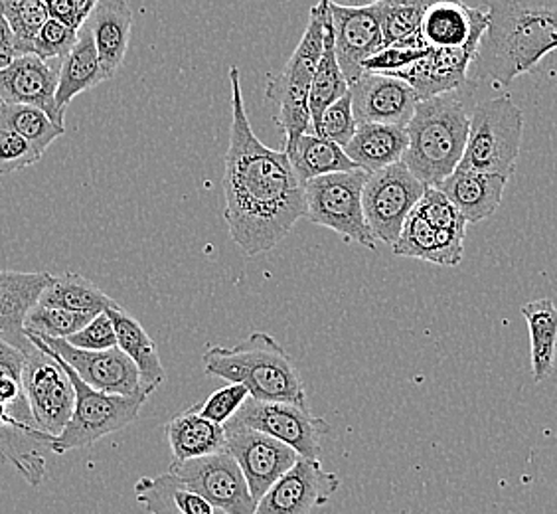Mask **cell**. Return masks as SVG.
Wrapping results in <instances>:
<instances>
[{
  "mask_svg": "<svg viewBox=\"0 0 557 514\" xmlns=\"http://www.w3.org/2000/svg\"><path fill=\"white\" fill-rule=\"evenodd\" d=\"M232 131L225 152L224 218L230 237L247 256L277 247L307 218L305 183L285 150L271 149L253 133L239 68H230Z\"/></svg>",
  "mask_w": 557,
  "mask_h": 514,
  "instance_id": "obj_1",
  "label": "cell"
},
{
  "mask_svg": "<svg viewBox=\"0 0 557 514\" xmlns=\"http://www.w3.org/2000/svg\"><path fill=\"white\" fill-rule=\"evenodd\" d=\"M488 26L476 64L496 86H510L557 50V0H486Z\"/></svg>",
  "mask_w": 557,
  "mask_h": 514,
  "instance_id": "obj_2",
  "label": "cell"
},
{
  "mask_svg": "<svg viewBox=\"0 0 557 514\" xmlns=\"http://www.w3.org/2000/svg\"><path fill=\"white\" fill-rule=\"evenodd\" d=\"M202 365L208 376L247 386L256 400L307 404L299 368L268 332L253 331L232 348L210 346L202 354Z\"/></svg>",
  "mask_w": 557,
  "mask_h": 514,
  "instance_id": "obj_3",
  "label": "cell"
},
{
  "mask_svg": "<svg viewBox=\"0 0 557 514\" xmlns=\"http://www.w3.org/2000/svg\"><path fill=\"white\" fill-rule=\"evenodd\" d=\"M471 127L461 89L421 99L408 123L409 145L401 161L428 186L443 183L459 167Z\"/></svg>",
  "mask_w": 557,
  "mask_h": 514,
  "instance_id": "obj_4",
  "label": "cell"
},
{
  "mask_svg": "<svg viewBox=\"0 0 557 514\" xmlns=\"http://www.w3.org/2000/svg\"><path fill=\"white\" fill-rule=\"evenodd\" d=\"M329 9V0H319L311 9L307 30L300 38L299 46L289 58V62L278 74L271 75L265 101L273 106L275 123L285 135V149L290 150L300 135L312 133L311 97L312 77L321 60L324 48V12Z\"/></svg>",
  "mask_w": 557,
  "mask_h": 514,
  "instance_id": "obj_5",
  "label": "cell"
},
{
  "mask_svg": "<svg viewBox=\"0 0 557 514\" xmlns=\"http://www.w3.org/2000/svg\"><path fill=\"white\" fill-rule=\"evenodd\" d=\"M522 133L524 113L512 97L486 99L472 109L469 139L459 167L510 179L520 157Z\"/></svg>",
  "mask_w": 557,
  "mask_h": 514,
  "instance_id": "obj_6",
  "label": "cell"
},
{
  "mask_svg": "<svg viewBox=\"0 0 557 514\" xmlns=\"http://www.w3.org/2000/svg\"><path fill=\"white\" fill-rule=\"evenodd\" d=\"M62 365L74 384L75 404L72 418L65 424L62 433L52 438L48 445V450L52 453L64 455L67 451L82 450L96 441L108 438L115 431L127 428L129 424L139 418L140 409L149 396H145V394L121 396V394L99 392L75 375L64 360H62Z\"/></svg>",
  "mask_w": 557,
  "mask_h": 514,
  "instance_id": "obj_7",
  "label": "cell"
},
{
  "mask_svg": "<svg viewBox=\"0 0 557 514\" xmlns=\"http://www.w3.org/2000/svg\"><path fill=\"white\" fill-rule=\"evenodd\" d=\"M368 172L362 169L333 172L317 176L305 183L307 198V218L312 224L322 225L344 237V242H354L358 246L374 252L377 247L370 225L366 222L364 194Z\"/></svg>",
  "mask_w": 557,
  "mask_h": 514,
  "instance_id": "obj_8",
  "label": "cell"
},
{
  "mask_svg": "<svg viewBox=\"0 0 557 514\" xmlns=\"http://www.w3.org/2000/svg\"><path fill=\"white\" fill-rule=\"evenodd\" d=\"M33 346L24 353V392L36 426L48 436H60L74 412L75 392L58 354L26 332Z\"/></svg>",
  "mask_w": 557,
  "mask_h": 514,
  "instance_id": "obj_9",
  "label": "cell"
},
{
  "mask_svg": "<svg viewBox=\"0 0 557 514\" xmlns=\"http://www.w3.org/2000/svg\"><path fill=\"white\" fill-rule=\"evenodd\" d=\"M428 184L421 183L406 162L399 161L368 174L362 194L366 222L377 242L392 247Z\"/></svg>",
  "mask_w": 557,
  "mask_h": 514,
  "instance_id": "obj_10",
  "label": "cell"
},
{
  "mask_svg": "<svg viewBox=\"0 0 557 514\" xmlns=\"http://www.w3.org/2000/svg\"><path fill=\"white\" fill-rule=\"evenodd\" d=\"M232 419L283 441L307 460L321 457L322 438L331 431L329 421L314 416L309 404L265 402L251 396Z\"/></svg>",
  "mask_w": 557,
  "mask_h": 514,
  "instance_id": "obj_11",
  "label": "cell"
},
{
  "mask_svg": "<svg viewBox=\"0 0 557 514\" xmlns=\"http://www.w3.org/2000/svg\"><path fill=\"white\" fill-rule=\"evenodd\" d=\"M169 472L225 514H256L258 501L249 491L246 475L225 450L194 460H174Z\"/></svg>",
  "mask_w": 557,
  "mask_h": 514,
  "instance_id": "obj_12",
  "label": "cell"
},
{
  "mask_svg": "<svg viewBox=\"0 0 557 514\" xmlns=\"http://www.w3.org/2000/svg\"><path fill=\"white\" fill-rule=\"evenodd\" d=\"M225 451L242 467L256 501L300 460L299 453L283 441L258 429L247 428L234 419L225 424Z\"/></svg>",
  "mask_w": 557,
  "mask_h": 514,
  "instance_id": "obj_13",
  "label": "cell"
},
{
  "mask_svg": "<svg viewBox=\"0 0 557 514\" xmlns=\"http://www.w3.org/2000/svg\"><path fill=\"white\" fill-rule=\"evenodd\" d=\"M38 339L50 351H54L86 384L96 388L99 392L121 394V396H139V394L149 396L140 382L139 368L119 346L108 351H86L67 343L65 339H50V336H38Z\"/></svg>",
  "mask_w": 557,
  "mask_h": 514,
  "instance_id": "obj_14",
  "label": "cell"
},
{
  "mask_svg": "<svg viewBox=\"0 0 557 514\" xmlns=\"http://www.w3.org/2000/svg\"><path fill=\"white\" fill-rule=\"evenodd\" d=\"M341 477L324 472L321 460L300 457L258 501L256 514H309L341 489Z\"/></svg>",
  "mask_w": 557,
  "mask_h": 514,
  "instance_id": "obj_15",
  "label": "cell"
},
{
  "mask_svg": "<svg viewBox=\"0 0 557 514\" xmlns=\"http://www.w3.org/2000/svg\"><path fill=\"white\" fill-rule=\"evenodd\" d=\"M331 2V0H329ZM334 50L348 84L362 74V64L382 50L384 42V2L360 9L331 4Z\"/></svg>",
  "mask_w": 557,
  "mask_h": 514,
  "instance_id": "obj_16",
  "label": "cell"
},
{
  "mask_svg": "<svg viewBox=\"0 0 557 514\" xmlns=\"http://www.w3.org/2000/svg\"><path fill=\"white\" fill-rule=\"evenodd\" d=\"M354 118L360 123H387L408 127L416 113L418 91L392 74L362 72L350 82Z\"/></svg>",
  "mask_w": 557,
  "mask_h": 514,
  "instance_id": "obj_17",
  "label": "cell"
},
{
  "mask_svg": "<svg viewBox=\"0 0 557 514\" xmlns=\"http://www.w3.org/2000/svg\"><path fill=\"white\" fill-rule=\"evenodd\" d=\"M60 60H42L36 54H21L0 70V99L42 109L55 125L65 127V111L55 103Z\"/></svg>",
  "mask_w": 557,
  "mask_h": 514,
  "instance_id": "obj_18",
  "label": "cell"
},
{
  "mask_svg": "<svg viewBox=\"0 0 557 514\" xmlns=\"http://www.w3.org/2000/svg\"><path fill=\"white\" fill-rule=\"evenodd\" d=\"M486 26L488 14L484 9H474L462 0H431L418 36L429 50L479 48Z\"/></svg>",
  "mask_w": 557,
  "mask_h": 514,
  "instance_id": "obj_19",
  "label": "cell"
},
{
  "mask_svg": "<svg viewBox=\"0 0 557 514\" xmlns=\"http://www.w3.org/2000/svg\"><path fill=\"white\" fill-rule=\"evenodd\" d=\"M52 278L54 276L48 271L0 269V334L22 353L33 346L24 321L40 303Z\"/></svg>",
  "mask_w": 557,
  "mask_h": 514,
  "instance_id": "obj_20",
  "label": "cell"
},
{
  "mask_svg": "<svg viewBox=\"0 0 557 514\" xmlns=\"http://www.w3.org/2000/svg\"><path fill=\"white\" fill-rule=\"evenodd\" d=\"M476 52L479 48L474 46L461 50H429L419 62L396 77L406 79L418 91L419 99L457 91L467 86V74L476 60Z\"/></svg>",
  "mask_w": 557,
  "mask_h": 514,
  "instance_id": "obj_21",
  "label": "cell"
},
{
  "mask_svg": "<svg viewBox=\"0 0 557 514\" xmlns=\"http://www.w3.org/2000/svg\"><path fill=\"white\" fill-rule=\"evenodd\" d=\"M508 179L503 174L471 171L457 167L437 188L445 193L467 224H479L498 210Z\"/></svg>",
  "mask_w": 557,
  "mask_h": 514,
  "instance_id": "obj_22",
  "label": "cell"
},
{
  "mask_svg": "<svg viewBox=\"0 0 557 514\" xmlns=\"http://www.w3.org/2000/svg\"><path fill=\"white\" fill-rule=\"evenodd\" d=\"M84 26L94 36L99 62L106 77L111 79L129 50L133 11L127 0H97L96 9Z\"/></svg>",
  "mask_w": 557,
  "mask_h": 514,
  "instance_id": "obj_23",
  "label": "cell"
},
{
  "mask_svg": "<svg viewBox=\"0 0 557 514\" xmlns=\"http://www.w3.org/2000/svg\"><path fill=\"white\" fill-rule=\"evenodd\" d=\"M408 145L406 127L387 123H360L344 150L358 169L372 174L401 161Z\"/></svg>",
  "mask_w": 557,
  "mask_h": 514,
  "instance_id": "obj_24",
  "label": "cell"
},
{
  "mask_svg": "<svg viewBox=\"0 0 557 514\" xmlns=\"http://www.w3.org/2000/svg\"><path fill=\"white\" fill-rule=\"evenodd\" d=\"M135 497L149 514H225L171 472L140 477Z\"/></svg>",
  "mask_w": 557,
  "mask_h": 514,
  "instance_id": "obj_25",
  "label": "cell"
},
{
  "mask_svg": "<svg viewBox=\"0 0 557 514\" xmlns=\"http://www.w3.org/2000/svg\"><path fill=\"white\" fill-rule=\"evenodd\" d=\"M108 82L106 72L99 62L94 36L86 26L79 28L77 42L60 64V79L55 91L58 108L65 111L75 97Z\"/></svg>",
  "mask_w": 557,
  "mask_h": 514,
  "instance_id": "obj_26",
  "label": "cell"
},
{
  "mask_svg": "<svg viewBox=\"0 0 557 514\" xmlns=\"http://www.w3.org/2000/svg\"><path fill=\"white\" fill-rule=\"evenodd\" d=\"M108 313L115 325L119 348L139 368L140 382L150 396L166 380L157 344L150 339L149 332L143 329V325L119 303L109 307Z\"/></svg>",
  "mask_w": 557,
  "mask_h": 514,
  "instance_id": "obj_27",
  "label": "cell"
},
{
  "mask_svg": "<svg viewBox=\"0 0 557 514\" xmlns=\"http://www.w3.org/2000/svg\"><path fill=\"white\" fill-rule=\"evenodd\" d=\"M164 433L176 461L194 460L225 450V426L205 418L196 406L174 416L164 426Z\"/></svg>",
  "mask_w": 557,
  "mask_h": 514,
  "instance_id": "obj_28",
  "label": "cell"
},
{
  "mask_svg": "<svg viewBox=\"0 0 557 514\" xmlns=\"http://www.w3.org/2000/svg\"><path fill=\"white\" fill-rule=\"evenodd\" d=\"M348 91H350V84L338 64L336 50H334L333 19H331V2H329V9L324 12V48L312 77L311 97H309L312 133L326 108L333 106L336 99L346 96Z\"/></svg>",
  "mask_w": 557,
  "mask_h": 514,
  "instance_id": "obj_29",
  "label": "cell"
},
{
  "mask_svg": "<svg viewBox=\"0 0 557 514\" xmlns=\"http://www.w3.org/2000/svg\"><path fill=\"white\" fill-rule=\"evenodd\" d=\"M530 331L532 351V376L536 382H544L556 365L557 353V307L552 299L525 303L520 309Z\"/></svg>",
  "mask_w": 557,
  "mask_h": 514,
  "instance_id": "obj_30",
  "label": "cell"
},
{
  "mask_svg": "<svg viewBox=\"0 0 557 514\" xmlns=\"http://www.w3.org/2000/svg\"><path fill=\"white\" fill-rule=\"evenodd\" d=\"M285 152L302 183L317 179V176H324V174L358 169L350 161V157L346 155L344 147L334 140L317 135V133L300 135L295 147Z\"/></svg>",
  "mask_w": 557,
  "mask_h": 514,
  "instance_id": "obj_31",
  "label": "cell"
},
{
  "mask_svg": "<svg viewBox=\"0 0 557 514\" xmlns=\"http://www.w3.org/2000/svg\"><path fill=\"white\" fill-rule=\"evenodd\" d=\"M40 305L86 313L96 317L99 313L108 311L109 307L117 305V301L106 295L94 281H89L79 273L67 271L52 278L50 285L44 290Z\"/></svg>",
  "mask_w": 557,
  "mask_h": 514,
  "instance_id": "obj_32",
  "label": "cell"
},
{
  "mask_svg": "<svg viewBox=\"0 0 557 514\" xmlns=\"http://www.w3.org/2000/svg\"><path fill=\"white\" fill-rule=\"evenodd\" d=\"M24 363L26 356L21 348H16L0 334V402L22 424L38 429L24 392Z\"/></svg>",
  "mask_w": 557,
  "mask_h": 514,
  "instance_id": "obj_33",
  "label": "cell"
},
{
  "mask_svg": "<svg viewBox=\"0 0 557 514\" xmlns=\"http://www.w3.org/2000/svg\"><path fill=\"white\" fill-rule=\"evenodd\" d=\"M0 127L18 133L28 143H33L42 155L65 133V127L55 125L42 109L24 106V103H9L2 99H0Z\"/></svg>",
  "mask_w": 557,
  "mask_h": 514,
  "instance_id": "obj_34",
  "label": "cell"
},
{
  "mask_svg": "<svg viewBox=\"0 0 557 514\" xmlns=\"http://www.w3.org/2000/svg\"><path fill=\"white\" fill-rule=\"evenodd\" d=\"M0 12L14 34L16 56L33 54L34 40L50 19V9L42 0H0Z\"/></svg>",
  "mask_w": 557,
  "mask_h": 514,
  "instance_id": "obj_35",
  "label": "cell"
},
{
  "mask_svg": "<svg viewBox=\"0 0 557 514\" xmlns=\"http://www.w3.org/2000/svg\"><path fill=\"white\" fill-rule=\"evenodd\" d=\"M94 317L86 313L67 311L58 307H46L36 305L33 311L28 313L24 327L26 331L38 334V336H50V339H70L72 334L86 327Z\"/></svg>",
  "mask_w": 557,
  "mask_h": 514,
  "instance_id": "obj_36",
  "label": "cell"
},
{
  "mask_svg": "<svg viewBox=\"0 0 557 514\" xmlns=\"http://www.w3.org/2000/svg\"><path fill=\"white\" fill-rule=\"evenodd\" d=\"M431 0H384V42L394 44L418 36L423 12Z\"/></svg>",
  "mask_w": 557,
  "mask_h": 514,
  "instance_id": "obj_37",
  "label": "cell"
},
{
  "mask_svg": "<svg viewBox=\"0 0 557 514\" xmlns=\"http://www.w3.org/2000/svg\"><path fill=\"white\" fill-rule=\"evenodd\" d=\"M435 234L437 228L429 224L428 220L419 215L418 208H413L399 232L396 244L392 246V252L394 256L413 257L435 264Z\"/></svg>",
  "mask_w": 557,
  "mask_h": 514,
  "instance_id": "obj_38",
  "label": "cell"
},
{
  "mask_svg": "<svg viewBox=\"0 0 557 514\" xmlns=\"http://www.w3.org/2000/svg\"><path fill=\"white\" fill-rule=\"evenodd\" d=\"M428 52V46L421 42L419 36L401 40V42L387 44L382 50H377L374 56H370L362 64V72L397 75L399 72H406Z\"/></svg>",
  "mask_w": 557,
  "mask_h": 514,
  "instance_id": "obj_39",
  "label": "cell"
},
{
  "mask_svg": "<svg viewBox=\"0 0 557 514\" xmlns=\"http://www.w3.org/2000/svg\"><path fill=\"white\" fill-rule=\"evenodd\" d=\"M356 128H358V121L354 118L352 96L348 91L346 96L336 99L333 106L326 108L314 133L338 143L341 147H346L352 139Z\"/></svg>",
  "mask_w": 557,
  "mask_h": 514,
  "instance_id": "obj_40",
  "label": "cell"
},
{
  "mask_svg": "<svg viewBox=\"0 0 557 514\" xmlns=\"http://www.w3.org/2000/svg\"><path fill=\"white\" fill-rule=\"evenodd\" d=\"M44 155L11 128L0 127V176L28 169Z\"/></svg>",
  "mask_w": 557,
  "mask_h": 514,
  "instance_id": "obj_41",
  "label": "cell"
},
{
  "mask_svg": "<svg viewBox=\"0 0 557 514\" xmlns=\"http://www.w3.org/2000/svg\"><path fill=\"white\" fill-rule=\"evenodd\" d=\"M77 34L79 30L50 16L34 40L33 54L40 56L42 60L62 62L77 42Z\"/></svg>",
  "mask_w": 557,
  "mask_h": 514,
  "instance_id": "obj_42",
  "label": "cell"
},
{
  "mask_svg": "<svg viewBox=\"0 0 557 514\" xmlns=\"http://www.w3.org/2000/svg\"><path fill=\"white\" fill-rule=\"evenodd\" d=\"M419 215L428 220L433 228H467V220L462 218L461 212L455 208L443 191L437 186H425V193L421 196L418 206Z\"/></svg>",
  "mask_w": 557,
  "mask_h": 514,
  "instance_id": "obj_43",
  "label": "cell"
},
{
  "mask_svg": "<svg viewBox=\"0 0 557 514\" xmlns=\"http://www.w3.org/2000/svg\"><path fill=\"white\" fill-rule=\"evenodd\" d=\"M247 397H249L247 386L230 382L224 388L215 390L214 394L208 397L205 404H196V407L205 418L212 419L220 426H225L230 419L236 416L239 407L244 406Z\"/></svg>",
  "mask_w": 557,
  "mask_h": 514,
  "instance_id": "obj_44",
  "label": "cell"
},
{
  "mask_svg": "<svg viewBox=\"0 0 557 514\" xmlns=\"http://www.w3.org/2000/svg\"><path fill=\"white\" fill-rule=\"evenodd\" d=\"M67 343L86 351H108L117 346V332L108 311L99 313L86 327L65 339Z\"/></svg>",
  "mask_w": 557,
  "mask_h": 514,
  "instance_id": "obj_45",
  "label": "cell"
},
{
  "mask_svg": "<svg viewBox=\"0 0 557 514\" xmlns=\"http://www.w3.org/2000/svg\"><path fill=\"white\" fill-rule=\"evenodd\" d=\"M97 0H54L52 4H48L50 16L64 22L67 26H72L75 30H79L91 11L96 9Z\"/></svg>",
  "mask_w": 557,
  "mask_h": 514,
  "instance_id": "obj_46",
  "label": "cell"
},
{
  "mask_svg": "<svg viewBox=\"0 0 557 514\" xmlns=\"http://www.w3.org/2000/svg\"><path fill=\"white\" fill-rule=\"evenodd\" d=\"M16 58V48H14V34H12L9 22L4 14L0 12V70L11 64Z\"/></svg>",
  "mask_w": 557,
  "mask_h": 514,
  "instance_id": "obj_47",
  "label": "cell"
},
{
  "mask_svg": "<svg viewBox=\"0 0 557 514\" xmlns=\"http://www.w3.org/2000/svg\"><path fill=\"white\" fill-rule=\"evenodd\" d=\"M384 0H331V4H338V7H348V9H360V7H372V4H380Z\"/></svg>",
  "mask_w": 557,
  "mask_h": 514,
  "instance_id": "obj_48",
  "label": "cell"
},
{
  "mask_svg": "<svg viewBox=\"0 0 557 514\" xmlns=\"http://www.w3.org/2000/svg\"><path fill=\"white\" fill-rule=\"evenodd\" d=\"M44 4H52V2H54V0H42Z\"/></svg>",
  "mask_w": 557,
  "mask_h": 514,
  "instance_id": "obj_49",
  "label": "cell"
},
{
  "mask_svg": "<svg viewBox=\"0 0 557 514\" xmlns=\"http://www.w3.org/2000/svg\"><path fill=\"white\" fill-rule=\"evenodd\" d=\"M462 2H467V0H462Z\"/></svg>",
  "mask_w": 557,
  "mask_h": 514,
  "instance_id": "obj_50",
  "label": "cell"
}]
</instances>
